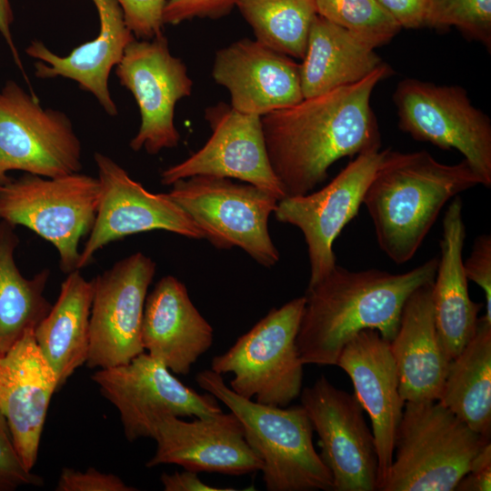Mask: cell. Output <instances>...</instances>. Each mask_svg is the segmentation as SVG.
<instances>
[{"label":"cell","instance_id":"ab89813d","mask_svg":"<svg viewBox=\"0 0 491 491\" xmlns=\"http://www.w3.org/2000/svg\"><path fill=\"white\" fill-rule=\"evenodd\" d=\"M491 462L475 464L468 473L459 481L455 490L458 491H490Z\"/></svg>","mask_w":491,"mask_h":491},{"label":"cell","instance_id":"60d3db41","mask_svg":"<svg viewBox=\"0 0 491 491\" xmlns=\"http://www.w3.org/2000/svg\"><path fill=\"white\" fill-rule=\"evenodd\" d=\"M13 21L14 15L10 0H0V34L6 42L15 64L24 73L22 62L12 36L11 26Z\"/></svg>","mask_w":491,"mask_h":491},{"label":"cell","instance_id":"2e32d148","mask_svg":"<svg viewBox=\"0 0 491 491\" xmlns=\"http://www.w3.org/2000/svg\"><path fill=\"white\" fill-rule=\"evenodd\" d=\"M386 151L356 155L323 188L278 201L274 212L276 218L297 227L306 243L308 286L319 282L336 266L335 240L357 215Z\"/></svg>","mask_w":491,"mask_h":491},{"label":"cell","instance_id":"5bb4252c","mask_svg":"<svg viewBox=\"0 0 491 491\" xmlns=\"http://www.w3.org/2000/svg\"><path fill=\"white\" fill-rule=\"evenodd\" d=\"M155 262L136 252L94 278L86 365L107 368L127 364L145 352L142 321Z\"/></svg>","mask_w":491,"mask_h":491},{"label":"cell","instance_id":"484cf974","mask_svg":"<svg viewBox=\"0 0 491 491\" xmlns=\"http://www.w3.org/2000/svg\"><path fill=\"white\" fill-rule=\"evenodd\" d=\"M372 46L330 21L316 15L300 65L304 98L356 83L384 62Z\"/></svg>","mask_w":491,"mask_h":491},{"label":"cell","instance_id":"74e56055","mask_svg":"<svg viewBox=\"0 0 491 491\" xmlns=\"http://www.w3.org/2000/svg\"><path fill=\"white\" fill-rule=\"evenodd\" d=\"M404 28H421L426 25L428 0H376Z\"/></svg>","mask_w":491,"mask_h":491},{"label":"cell","instance_id":"836d02e7","mask_svg":"<svg viewBox=\"0 0 491 491\" xmlns=\"http://www.w3.org/2000/svg\"><path fill=\"white\" fill-rule=\"evenodd\" d=\"M125 23L138 39H153L163 35L165 0H116Z\"/></svg>","mask_w":491,"mask_h":491},{"label":"cell","instance_id":"6da1fadb","mask_svg":"<svg viewBox=\"0 0 491 491\" xmlns=\"http://www.w3.org/2000/svg\"><path fill=\"white\" fill-rule=\"evenodd\" d=\"M391 74L384 62L356 83L261 116L271 166L286 196L312 192L343 157L380 150L371 95Z\"/></svg>","mask_w":491,"mask_h":491},{"label":"cell","instance_id":"d4e9b609","mask_svg":"<svg viewBox=\"0 0 491 491\" xmlns=\"http://www.w3.org/2000/svg\"><path fill=\"white\" fill-rule=\"evenodd\" d=\"M463 203L455 196L442 224L441 256L433 283V304L438 336L447 357L455 358L475 335L482 303L468 293V279L463 265L466 239Z\"/></svg>","mask_w":491,"mask_h":491},{"label":"cell","instance_id":"d590c367","mask_svg":"<svg viewBox=\"0 0 491 491\" xmlns=\"http://www.w3.org/2000/svg\"><path fill=\"white\" fill-rule=\"evenodd\" d=\"M56 491H135L120 477L102 473L93 467L82 472L69 467L62 469Z\"/></svg>","mask_w":491,"mask_h":491},{"label":"cell","instance_id":"44dd1931","mask_svg":"<svg viewBox=\"0 0 491 491\" xmlns=\"http://www.w3.org/2000/svg\"><path fill=\"white\" fill-rule=\"evenodd\" d=\"M57 376L41 352L34 329L0 355V411L28 470L35 465L44 424Z\"/></svg>","mask_w":491,"mask_h":491},{"label":"cell","instance_id":"5b68a950","mask_svg":"<svg viewBox=\"0 0 491 491\" xmlns=\"http://www.w3.org/2000/svg\"><path fill=\"white\" fill-rule=\"evenodd\" d=\"M490 437L438 400L406 402L394 456L379 491H454Z\"/></svg>","mask_w":491,"mask_h":491},{"label":"cell","instance_id":"603a6c76","mask_svg":"<svg viewBox=\"0 0 491 491\" xmlns=\"http://www.w3.org/2000/svg\"><path fill=\"white\" fill-rule=\"evenodd\" d=\"M92 1L100 21L99 35L94 40L76 46L65 56L53 53L40 40H32L25 53L36 59V77L60 76L75 81L82 90L96 98L107 115L114 116L117 107L109 92V75L135 36L127 28L116 0Z\"/></svg>","mask_w":491,"mask_h":491},{"label":"cell","instance_id":"e0dca14e","mask_svg":"<svg viewBox=\"0 0 491 491\" xmlns=\"http://www.w3.org/2000/svg\"><path fill=\"white\" fill-rule=\"evenodd\" d=\"M212 134L206 143L184 161L164 169L165 185L193 175L237 179L273 194L279 201L286 193L268 157L261 116L244 114L219 102L206 107Z\"/></svg>","mask_w":491,"mask_h":491},{"label":"cell","instance_id":"ba28073f","mask_svg":"<svg viewBox=\"0 0 491 491\" xmlns=\"http://www.w3.org/2000/svg\"><path fill=\"white\" fill-rule=\"evenodd\" d=\"M171 186L169 196L215 247H239L268 268L279 261L268 229L269 217L279 201L273 194L248 183L212 175H193Z\"/></svg>","mask_w":491,"mask_h":491},{"label":"cell","instance_id":"d6a6232c","mask_svg":"<svg viewBox=\"0 0 491 491\" xmlns=\"http://www.w3.org/2000/svg\"><path fill=\"white\" fill-rule=\"evenodd\" d=\"M43 485L44 479L33 474L23 463L6 419L0 411V491H13L24 486Z\"/></svg>","mask_w":491,"mask_h":491},{"label":"cell","instance_id":"7c38bea8","mask_svg":"<svg viewBox=\"0 0 491 491\" xmlns=\"http://www.w3.org/2000/svg\"><path fill=\"white\" fill-rule=\"evenodd\" d=\"M120 85L134 95L141 124L130 147L149 155L177 146L180 134L175 125L176 104L192 93L187 67L169 50L166 37L135 38L116 65Z\"/></svg>","mask_w":491,"mask_h":491},{"label":"cell","instance_id":"7402d4cb","mask_svg":"<svg viewBox=\"0 0 491 491\" xmlns=\"http://www.w3.org/2000/svg\"><path fill=\"white\" fill-rule=\"evenodd\" d=\"M211 325L193 304L185 286L162 277L146 296L141 340L144 350L171 372L187 375L213 344Z\"/></svg>","mask_w":491,"mask_h":491},{"label":"cell","instance_id":"f1b7e54d","mask_svg":"<svg viewBox=\"0 0 491 491\" xmlns=\"http://www.w3.org/2000/svg\"><path fill=\"white\" fill-rule=\"evenodd\" d=\"M18 245L15 226L0 220V355L35 330L52 307L44 295L50 270L24 276L15 259Z\"/></svg>","mask_w":491,"mask_h":491},{"label":"cell","instance_id":"cb8c5ba5","mask_svg":"<svg viewBox=\"0 0 491 491\" xmlns=\"http://www.w3.org/2000/svg\"><path fill=\"white\" fill-rule=\"evenodd\" d=\"M390 350L402 399L438 400L451 360L436 326L433 283L418 287L406 299Z\"/></svg>","mask_w":491,"mask_h":491},{"label":"cell","instance_id":"e575fe53","mask_svg":"<svg viewBox=\"0 0 491 491\" xmlns=\"http://www.w3.org/2000/svg\"><path fill=\"white\" fill-rule=\"evenodd\" d=\"M238 0H165L164 24L176 25L195 18L218 19L228 15Z\"/></svg>","mask_w":491,"mask_h":491},{"label":"cell","instance_id":"30bf717a","mask_svg":"<svg viewBox=\"0 0 491 491\" xmlns=\"http://www.w3.org/2000/svg\"><path fill=\"white\" fill-rule=\"evenodd\" d=\"M82 166V145L70 118L7 81L0 88V185L11 171L58 177Z\"/></svg>","mask_w":491,"mask_h":491},{"label":"cell","instance_id":"d6986e66","mask_svg":"<svg viewBox=\"0 0 491 491\" xmlns=\"http://www.w3.org/2000/svg\"><path fill=\"white\" fill-rule=\"evenodd\" d=\"M212 77L228 91L230 105L244 114L263 116L304 99L300 65L256 39L217 50Z\"/></svg>","mask_w":491,"mask_h":491},{"label":"cell","instance_id":"277c9868","mask_svg":"<svg viewBox=\"0 0 491 491\" xmlns=\"http://www.w3.org/2000/svg\"><path fill=\"white\" fill-rule=\"evenodd\" d=\"M195 381L239 419L246 440L263 463L268 491L334 490L333 476L315 449L314 430L301 405L276 406L243 397L211 369L199 372Z\"/></svg>","mask_w":491,"mask_h":491},{"label":"cell","instance_id":"ffe728a7","mask_svg":"<svg viewBox=\"0 0 491 491\" xmlns=\"http://www.w3.org/2000/svg\"><path fill=\"white\" fill-rule=\"evenodd\" d=\"M336 366L350 377L354 395L371 420L378 456V490L393 461L406 403L399 394L390 341L376 330H363L344 346Z\"/></svg>","mask_w":491,"mask_h":491},{"label":"cell","instance_id":"8fae6325","mask_svg":"<svg viewBox=\"0 0 491 491\" xmlns=\"http://www.w3.org/2000/svg\"><path fill=\"white\" fill-rule=\"evenodd\" d=\"M320 457L334 481V491H375L378 488V456L372 430L356 396L319 376L300 393Z\"/></svg>","mask_w":491,"mask_h":491},{"label":"cell","instance_id":"1f68e13d","mask_svg":"<svg viewBox=\"0 0 491 491\" xmlns=\"http://www.w3.org/2000/svg\"><path fill=\"white\" fill-rule=\"evenodd\" d=\"M425 26L456 27L467 39L491 47V0H428Z\"/></svg>","mask_w":491,"mask_h":491},{"label":"cell","instance_id":"8992f818","mask_svg":"<svg viewBox=\"0 0 491 491\" xmlns=\"http://www.w3.org/2000/svg\"><path fill=\"white\" fill-rule=\"evenodd\" d=\"M99 181L80 172L58 177L25 173L0 185V220L23 225L57 250L59 267L77 269L81 238L94 225Z\"/></svg>","mask_w":491,"mask_h":491},{"label":"cell","instance_id":"4fadbf2b","mask_svg":"<svg viewBox=\"0 0 491 491\" xmlns=\"http://www.w3.org/2000/svg\"><path fill=\"white\" fill-rule=\"evenodd\" d=\"M91 378L118 410L130 442L152 438L153 420L161 414L205 417L223 412L213 395L198 394L145 352L127 364L99 368Z\"/></svg>","mask_w":491,"mask_h":491},{"label":"cell","instance_id":"8d00e7d4","mask_svg":"<svg viewBox=\"0 0 491 491\" xmlns=\"http://www.w3.org/2000/svg\"><path fill=\"white\" fill-rule=\"evenodd\" d=\"M464 271L468 280H472L484 291L486 313L483 317L491 323V235H478L473 244L472 251L463 261Z\"/></svg>","mask_w":491,"mask_h":491},{"label":"cell","instance_id":"9a60e30c","mask_svg":"<svg viewBox=\"0 0 491 491\" xmlns=\"http://www.w3.org/2000/svg\"><path fill=\"white\" fill-rule=\"evenodd\" d=\"M94 159L99 181L98 206L77 269L90 265L105 246L135 234L162 230L205 239L202 230L168 194L147 191L106 155L95 152Z\"/></svg>","mask_w":491,"mask_h":491},{"label":"cell","instance_id":"9c48e42d","mask_svg":"<svg viewBox=\"0 0 491 491\" xmlns=\"http://www.w3.org/2000/svg\"><path fill=\"white\" fill-rule=\"evenodd\" d=\"M398 127L417 141L456 149L491 186V122L471 103L466 89L415 78L400 81L393 94Z\"/></svg>","mask_w":491,"mask_h":491},{"label":"cell","instance_id":"52a82bcc","mask_svg":"<svg viewBox=\"0 0 491 491\" xmlns=\"http://www.w3.org/2000/svg\"><path fill=\"white\" fill-rule=\"evenodd\" d=\"M306 297L271 309L225 353L211 361V370L233 374L229 387L256 402L287 406L300 396L303 366L296 336Z\"/></svg>","mask_w":491,"mask_h":491},{"label":"cell","instance_id":"f546056e","mask_svg":"<svg viewBox=\"0 0 491 491\" xmlns=\"http://www.w3.org/2000/svg\"><path fill=\"white\" fill-rule=\"evenodd\" d=\"M235 7L256 41L289 57L303 59L317 15L314 0H238Z\"/></svg>","mask_w":491,"mask_h":491},{"label":"cell","instance_id":"3957f363","mask_svg":"<svg viewBox=\"0 0 491 491\" xmlns=\"http://www.w3.org/2000/svg\"><path fill=\"white\" fill-rule=\"evenodd\" d=\"M478 185L481 178L465 159L446 165L425 150L386 149L363 199L378 246L396 264L408 262L446 203Z\"/></svg>","mask_w":491,"mask_h":491},{"label":"cell","instance_id":"7a4b0ae2","mask_svg":"<svg viewBox=\"0 0 491 491\" xmlns=\"http://www.w3.org/2000/svg\"><path fill=\"white\" fill-rule=\"evenodd\" d=\"M437 266L438 257H433L393 274L376 268L351 271L336 265L307 286L296 336L302 363L336 366L344 346L366 329L391 341L406 299L418 287L434 283Z\"/></svg>","mask_w":491,"mask_h":491},{"label":"cell","instance_id":"4dcf8cb0","mask_svg":"<svg viewBox=\"0 0 491 491\" xmlns=\"http://www.w3.org/2000/svg\"><path fill=\"white\" fill-rule=\"evenodd\" d=\"M318 15L373 48L391 41L400 25L376 0H314Z\"/></svg>","mask_w":491,"mask_h":491},{"label":"cell","instance_id":"f35d334b","mask_svg":"<svg viewBox=\"0 0 491 491\" xmlns=\"http://www.w3.org/2000/svg\"><path fill=\"white\" fill-rule=\"evenodd\" d=\"M198 473L185 469L173 474L163 473L160 481L165 491H235V488H218L204 483Z\"/></svg>","mask_w":491,"mask_h":491},{"label":"cell","instance_id":"ac0fdd59","mask_svg":"<svg viewBox=\"0 0 491 491\" xmlns=\"http://www.w3.org/2000/svg\"><path fill=\"white\" fill-rule=\"evenodd\" d=\"M155 455L147 467L178 465L194 472L242 476L261 471L263 463L245 437L242 424L230 411L191 422L171 414L153 420Z\"/></svg>","mask_w":491,"mask_h":491},{"label":"cell","instance_id":"4316f807","mask_svg":"<svg viewBox=\"0 0 491 491\" xmlns=\"http://www.w3.org/2000/svg\"><path fill=\"white\" fill-rule=\"evenodd\" d=\"M93 295L94 279L86 280L79 269L68 273L56 302L34 330L59 388L87 361Z\"/></svg>","mask_w":491,"mask_h":491},{"label":"cell","instance_id":"83f0119b","mask_svg":"<svg viewBox=\"0 0 491 491\" xmlns=\"http://www.w3.org/2000/svg\"><path fill=\"white\" fill-rule=\"evenodd\" d=\"M438 401L473 431L491 433V323L479 318L476 331L451 360Z\"/></svg>","mask_w":491,"mask_h":491}]
</instances>
